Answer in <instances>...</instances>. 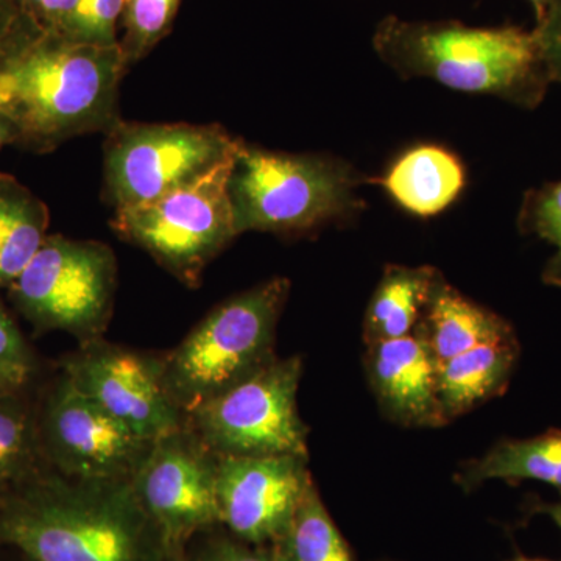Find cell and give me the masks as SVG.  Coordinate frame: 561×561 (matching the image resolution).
Instances as JSON below:
<instances>
[{
    "label": "cell",
    "mask_w": 561,
    "mask_h": 561,
    "mask_svg": "<svg viewBox=\"0 0 561 561\" xmlns=\"http://www.w3.org/2000/svg\"><path fill=\"white\" fill-rule=\"evenodd\" d=\"M367 348L368 378L389 419L404 426L446 424L437 393V360L419 332Z\"/></svg>",
    "instance_id": "14"
},
{
    "label": "cell",
    "mask_w": 561,
    "mask_h": 561,
    "mask_svg": "<svg viewBox=\"0 0 561 561\" xmlns=\"http://www.w3.org/2000/svg\"><path fill=\"white\" fill-rule=\"evenodd\" d=\"M551 83H561V0H551L534 31Z\"/></svg>",
    "instance_id": "26"
},
{
    "label": "cell",
    "mask_w": 561,
    "mask_h": 561,
    "mask_svg": "<svg viewBox=\"0 0 561 561\" xmlns=\"http://www.w3.org/2000/svg\"><path fill=\"white\" fill-rule=\"evenodd\" d=\"M373 49L401 79L423 77L526 110L540 106L551 84L534 32L518 25L387 16L376 27Z\"/></svg>",
    "instance_id": "3"
},
{
    "label": "cell",
    "mask_w": 561,
    "mask_h": 561,
    "mask_svg": "<svg viewBox=\"0 0 561 561\" xmlns=\"http://www.w3.org/2000/svg\"><path fill=\"white\" fill-rule=\"evenodd\" d=\"M440 276L430 265H387L365 313V343L371 345L412 334Z\"/></svg>",
    "instance_id": "18"
},
{
    "label": "cell",
    "mask_w": 561,
    "mask_h": 561,
    "mask_svg": "<svg viewBox=\"0 0 561 561\" xmlns=\"http://www.w3.org/2000/svg\"><path fill=\"white\" fill-rule=\"evenodd\" d=\"M512 561H552V560L529 559V557H518V559H515V560H512Z\"/></svg>",
    "instance_id": "37"
},
{
    "label": "cell",
    "mask_w": 561,
    "mask_h": 561,
    "mask_svg": "<svg viewBox=\"0 0 561 561\" xmlns=\"http://www.w3.org/2000/svg\"><path fill=\"white\" fill-rule=\"evenodd\" d=\"M116 286V256L106 243L51 234L9 289L33 324L69 332L84 345L105 331Z\"/></svg>",
    "instance_id": "8"
},
{
    "label": "cell",
    "mask_w": 561,
    "mask_h": 561,
    "mask_svg": "<svg viewBox=\"0 0 561 561\" xmlns=\"http://www.w3.org/2000/svg\"><path fill=\"white\" fill-rule=\"evenodd\" d=\"M465 179L463 164L451 151L420 146L402 153L376 184L413 216L432 217L457 201Z\"/></svg>",
    "instance_id": "16"
},
{
    "label": "cell",
    "mask_w": 561,
    "mask_h": 561,
    "mask_svg": "<svg viewBox=\"0 0 561 561\" xmlns=\"http://www.w3.org/2000/svg\"><path fill=\"white\" fill-rule=\"evenodd\" d=\"M494 479L542 482L561 494V431L522 440H501L459 472V483L467 490Z\"/></svg>",
    "instance_id": "19"
},
{
    "label": "cell",
    "mask_w": 561,
    "mask_h": 561,
    "mask_svg": "<svg viewBox=\"0 0 561 561\" xmlns=\"http://www.w3.org/2000/svg\"><path fill=\"white\" fill-rule=\"evenodd\" d=\"M242 139L221 125H114L103 144L105 197L114 213L147 205L232 160Z\"/></svg>",
    "instance_id": "6"
},
{
    "label": "cell",
    "mask_w": 561,
    "mask_h": 561,
    "mask_svg": "<svg viewBox=\"0 0 561 561\" xmlns=\"http://www.w3.org/2000/svg\"><path fill=\"white\" fill-rule=\"evenodd\" d=\"M518 342L490 343L437 364V393L446 423L502 393L511 382Z\"/></svg>",
    "instance_id": "17"
},
{
    "label": "cell",
    "mask_w": 561,
    "mask_h": 561,
    "mask_svg": "<svg viewBox=\"0 0 561 561\" xmlns=\"http://www.w3.org/2000/svg\"><path fill=\"white\" fill-rule=\"evenodd\" d=\"M302 362L273 359L186 416L187 426L217 457H308V430L298 413Z\"/></svg>",
    "instance_id": "9"
},
{
    "label": "cell",
    "mask_w": 561,
    "mask_h": 561,
    "mask_svg": "<svg viewBox=\"0 0 561 561\" xmlns=\"http://www.w3.org/2000/svg\"><path fill=\"white\" fill-rule=\"evenodd\" d=\"M518 228L523 234L538 236L556 247V253L542 272V280L549 286L561 287V181L526 192Z\"/></svg>",
    "instance_id": "23"
},
{
    "label": "cell",
    "mask_w": 561,
    "mask_h": 561,
    "mask_svg": "<svg viewBox=\"0 0 561 561\" xmlns=\"http://www.w3.org/2000/svg\"><path fill=\"white\" fill-rule=\"evenodd\" d=\"M65 378L144 440L153 443L186 426V415L165 387L162 360L98 339L66 362Z\"/></svg>",
    "instance_id": "11"
},
{
    "label": "cell",
    "mask_w": 561,
    "mask_h": 561,
    "mask_svg": "<svg viewBox=\"0 0 561 561\" xmlns=\"http://www.w3.org/2000/svg\"><path fill=\"white\" fill-rule=\"evenodd\" d=\"M537 512L542 513V515L549 516L556 526L561 530V501L553 502V504H540L537 507Z\"/></svg>",
    "instance_id": "33"
},
{
    "label": "cell",
    "mask_w": 561,
    "mask_h": 561,
    "mask_svg": "<svg viewBox=\"0 0 561 561\" xmlns=\"http://www.w3.org/2000/svg\"><path fill=\"white\" fill-rule=\"evenodd\" d=\"M124 0H77L61 36L92 46H119Z\"/></svg>",
    "instance_id": "24"
},
{
    "label": "cell",
    "mask_w": 561,
    "mask_h": 561,
    "mask_svg": "<svg viewBox=\"0 0 561 561\" xmlns=\"http://www.w3.org/2000/svg\"><path fill=\"white\" fill-rule=\"evenodd\" d=\"M154 561H187L183 542L165 540Z\"/></svg>",
    "instance_id": "32"
},
{
    "label": "cell",
    "mask_w": 561,
    "mask_h": 561,
    "mask_svg": "<svg viewBox=\"0 0 561 561\" xmlns=\"http://www.w3.org/2000/svg\"><path fill=\"white\" fill-rule=\"evenodd\" d=\"M16 389L18 387H14L13 383L7 381V379H3L2 376H0V400H2V398L11 397L13 391Z\"/></svg>",
    "instance_id": "36"
},
{
    "label": "cell",
    "mask_w": 561,
    "mask_h": 561,
    "mask_svg": "<svg viewBox=\"0 0 561 561\" xmlns=\"http://www.w3.org/2000/svg\"><path fill=\"white\" fill-rule=\"evenodd\" d=\"M28 456L25 454L10 451V449L0 448V481L10 479L16 474L27 463Z\"/></svg>",
    "instance_id": "30"
},
{
    "label": "cell",
    "mask_w": 561,
    "mask_h": 561,
    "mask_svg": "<svg viewBox=\"0 0 561 561\" xmlns=\"http://www.w3.org/2000/svg\"><path fill=\"white\" fill-rule=\"evenodd\" d=\"M125 70L119 46L76 43L28 27L0 54L10 92L7 114L20 130L18 146L46 153L79 136L106 135L122 121Z\"/></svg>",
    "instance_id": "1"
},
{
    "label": "cell",
    "mask_w": 561,
    "mask_h": 561,
    "mask_svg": "<svg viewBox=\"0 0 561 561\" xmlns=\"http://www.w3.org/2000/svg\"><path fill=\"white\" fill-rule=\"evenodd\" d=\"M10 103V92L7 88L5 80H3L2 73H0V111L7 113Z\"/></svg>",
    "instance_id": "34"
},
{
    "label": "cell",
    "mask_w": 561,
    "mask_h": 561,
    "mask_svg": "<svg viewBox=\"0 0 561 561\" xmlns=\"http://www.w3.org/2000/svg\"><path fill=\"white\" fill-rule=\"evenodd\" d=\"M268 549L275 561H354L348 542L332 522L313 483L289 527Z\"/></svg>",
    "instance_id": "21"
},
{
    "label": "cell",
    "mask_w": 561,
    "mask_h": 561,
    "mask_svg": "<svg viewBox=\"0 0 561 561\" xmlns=\"http://www.w3.org/2000/svg\"><path fill=\"white\" fill-rule=\"evenodd\" d=\"M20 144V130L9 114L0 111V150L7 146H18Z\"/></svg>",
    "instance_id": "31"
},
{
    "label": "cell",
    "mask_w": 561,
    "mask_h": 561,
    "mask_svg": "<svg viewBox=\"0 0 561 561\" xmlns=\"http://www.w3.org/2000/svg\"><path fill=\"white\" fill-rule=\"evenodd\" d=\"M162 542L128 481L44 478L0 500V546L25 561H154Z\"/></svg>",
    "instance_id": "2"
},
{
    "label": "cell",
    "mask_w": 561,
    "mask_h": 561,
    "mask_svg": "<svg viewBox=\"0 0 561 561\" xmlns=\"http://www.w3.org/2000/svg\"><path fill=\"white\" fill-rule=\"evenodd\" d=\"M217 460L187 423L151 445L131 486L165 540L186 545L198 531L220 524Z\"/></svg>",
    "instance_id": "10"
},
{
    "label": "cell",
    "mask_w": 561,
    "mask_h": 561,
    "mask_svg": "<svg viewBox=\"0 0 561 561\" xmlns=\"http://www.w3.org/2000/svg\"><path fill=\"white\" fill-rule=\"evenodd\" d=\"M47 446L66 478L131 482L153 443L114 420L62 376L47 404Z\"/></svg>",
    "instance_id": "13"
},
{
    "label": "cell",
    "mask_w": 561,
    "mask_h": 561,
    "mask_svg": "<svg viewBox=\"0 0 561 561\" xmlns=\"http://www.w3.org/2000/svg\"><path fill=\"white\" fill-rule=\"evenodd\" d=\"M531 3V7H534L535 10V18H537V21L540 20L542 14H545L546 9H548L549 3H551V0H529Z\"/></svg>",
    "instance_id": "35"
},
{
    "label": "cell",
    "mask_w": 561,
    "mask_h": 561,
    "mask_svg": "<svg viewBox=\"0 0 561 561\" xmlns=\"http://www.w3.org/2000/svg\"><path fill=\"white\" fill-rule=\"evenodd\" d=\"M50 214L27 186L0 172V287H10L47 239Z\"/></svg>",
    "instance_id": "20"
},
{
    "label": "cell",
    "mask_w": 561,
    "mask_h": 561,
    "mask_svg": "<svg viewBox=\"0 0 561 561\" xmlns=\"http://www.w3.org/2000/svg\"><path fill=\"white\" fill-rule=\"evenodd\" d=\"M231 164L224 162L158 201L114 213L113 230L184 286H201L209 262L239 236L228 194Z\"/></svg>",
    "instance_id": "7"
},
{
    "label": "cell",
    "mask_w": 561,
    "mask_h": 561,
    "mask_svg": "<svg viewBox=\"0 0 561 561\" xmlns=\"http://www.w3.org/2000/svg\"><path fill=\"white\" fill-rule=\"evenodd\" d=\"M181 0H124L119 47L128 66L142 61L169 32Z\"/></svg>",
    "instance_id": "22"
},
{
    "label": "cell",
    "mask_w": 561,
    "mask_h": 561,
    "mask_svg": "<svg viewBox=\"0 0 561 561\" xmlns=\"http://www.w3.org/2000/svg\"><path fill=\"white\" fill-rule=\"evenodd\" d=\"M194 561H275V559L271 549L249 545L232 537L210 541Z\"/></svg>",
    "instance_id": "28"
},
{
    "label": "cell",
    "mask_w": 561,
    "mask_h": 561,
    "mask_svg": "<svg viewBox=\"0 0 561 561\" xmlns=\"http://www.w3.org/2000/svg\"><path fill=\"white\" fill-rule=\"evenodd\" d=\"M32 371L31 354L16 323L0 301V376L20 387Z\"/></svg>",
    "instance_id": "25"
},
{
    "label": "cell",
    "mask_w": 561,
    "mask_h": 561,
    "mask_svg": "<svg viewBox=\"0 0 561 561\" xmlns=\"http://www.w3.org/2000/svg\"><path fill=\"white\" fill-rule=\"evenodd\" d=\"M31 25L32 22L22 10L21 0H0V54Z\"/></svg>",
    "instance_id": "29"
},
{
    "label": "cell",
    "mask_w": 561,
    "mask_h": 561,
    "mask_svg": "<svg viewBox=\"0 0 561 561\" xmlns=\"http://www.w3.org/2000/svg\"><path fill=\"white\" fill-rule=\"evenodd\" d=\"M289 291V279L273 278L236 295L162 359L165 387L184 415L275 359L276 324Z\"/></svg>",
    "instance_id": "5"
},
{
    "label": "cell",
    "mask_w": 561,
    "mask_h": 561,
    "mask_svg": "<svg viewBox=\"0 0 561 561\" xmlns=\"http://www.w3.org/2000/svg\"><path fill=\"white\" fill-rule=\"evenodd\" d=\"M21 5L36 28L60 35L76 10L77 0H21Z\"/></svg>",
    "instance_id": "27"
},
{
    "label": "cell",
    "mask_w": 561,
    "mask_h": 561,
    "mask_svg": "<svg viewBox=\"0 0 561 561\" xmlns=\"http://www.w3.org/2000/svg\"><path fill=\"white\" fill-rule=\"evenodd\" d=\"M362 183L376 179L337 158L283 153L241 140L228 179L236 230L297 234L348 219L364 208L356 195Z\"/></svg>",
    "instance_id": "4"
},
{
    "label": "cell",
    "mask_w": 561,
    "mask_h": 561,
    "mask_svg": "<svg viewBox=\"0 0 561 561\" xmlns=\"http://www.w3.org/2000/svg\"><path fill=\"white\" fill-rule=\"evenodd\" d=\"M312 483L306 456L219 457L216 476L219 523L238 540L271 548L289 527Z\"/></svg>",
    "instance_id": "12"
},
{
    "label": "cell",
    "mask_w": 561,
    "mask_h": 561,
    "mask_svg": "<svg viewBox=\"0 0 561 561\" xmlns=\"http://www.w3.org/2000/svg\"><path fill=\"white\" fill-rule=\"evenodd\" d=\"M415 332L427 343L437 364L476 346L518 342L507 320L468 300L443 276L435 283Z\"/></svg>",
    "instance_id": "15"
}]
</instances>
